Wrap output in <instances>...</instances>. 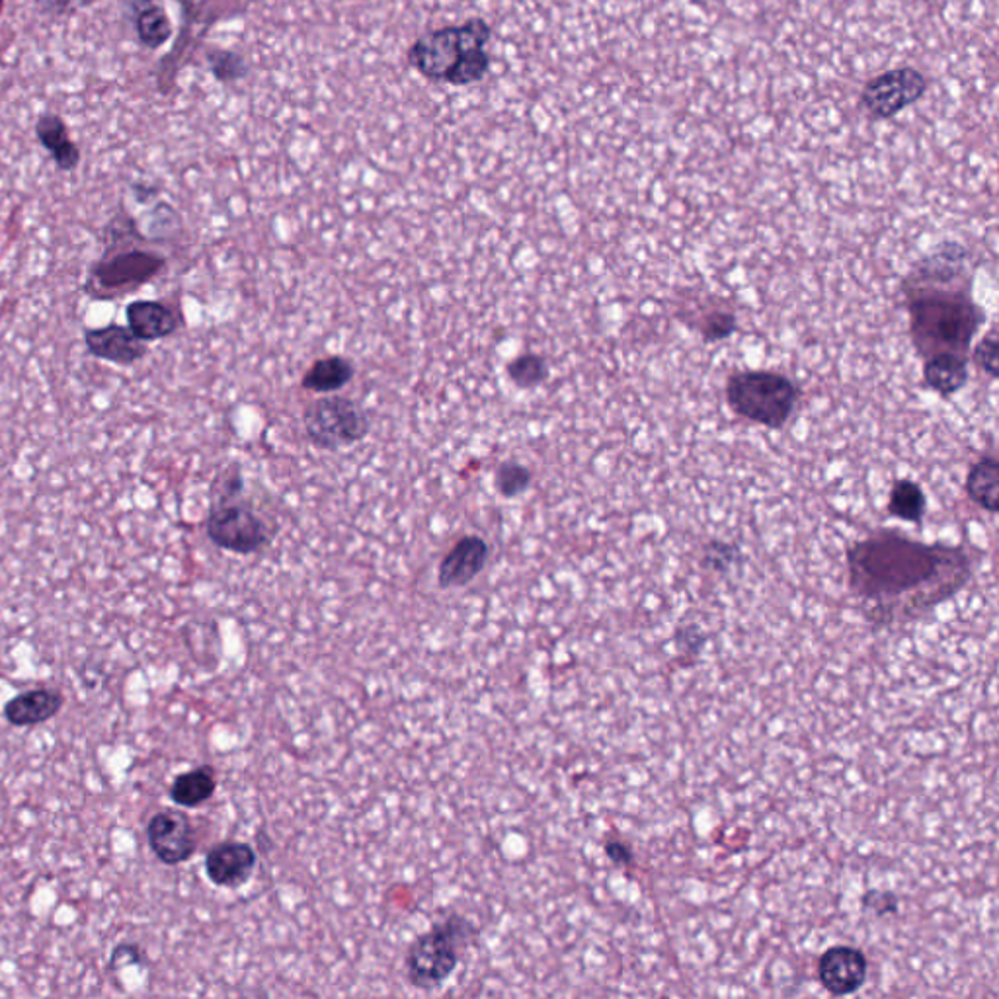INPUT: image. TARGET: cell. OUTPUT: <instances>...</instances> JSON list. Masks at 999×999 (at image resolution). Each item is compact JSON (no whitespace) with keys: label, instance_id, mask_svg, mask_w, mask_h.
I'll list each match as a JSON object with an SVG mask.
<instances>
[{"label":"cell","instance_id":"5b68a950","mask_svg":"<svg viewBox=\"0 0 999 999\" xmlns=\"http://www.w3.org/2000/svg\"><path fill=\"white\" fill-rule=\"evenodd\" d=\"M726 404L742 420L783 430L802 399L800 384L773 369H742L726 379Z\"/></svg>","mask_w":999,"mask_h":999},{"label":"cell","instance_id":"6da1fadb","mask_svg":"<svg viewBox=\"0 0 999 999\" xmlns=\"http://www.w3.org/2000/svg\"><path fill=\"white\" fill-rule=\"evenodd\" d=\"M849 590L876 627L910 623L951 599L971 582L969 551L923 543L894 529H876L847 548Z\"/></svg>","mask_w":999,"mask_h":999},{"label":"cell","instance_id":"44dd1931","mask_svg":"<svg viewBox=\"0 0 999 999\" xmlns=\"http://www.w3.org/2000/svg\"><path fill=\"white\" fill-rule=\"evenodd\" d=\"M217 791V777L210 766L186 771L174 779L170 798L178 807L198 808L207 802Z\"/></svg>","mask_w":999,"mask_h":999},{"label":"cell","instance_id":"f546056e","mask_svg":"<svg viewBox=\"0 0 999 999\" xmlns=\"http://www.w3.org/2000/svg\"><path fill=\"white\" fill-rule=\"evenodd\" d=\"M863 908L878 918H888L900 910V900L890 890H867L863 894Z\"/></svg>","mask_w":999,"mask_h":999},{"label":"cell","instance_id":"7402d4cb","mask_svg":"<svg viewBox=\"0 0 999 999\" xmlns=\"http://www.w3.org/2000/svg\"><path fill=\"white\" fill-rule=\"evenodd\" d=\"M886 511L893 518L902 519L913 526H922L925 514H927V496H925L922 484L913 479L894 481Z\"/></svg>","mask_w":999,"mask_h":999},{"label":"cell","instance_id":"3957f363","mask_svg":"<svg viewBox=\"0 0 999 999\" xmlns=\"http://www.w3.org/2000/svg\"><path fill=\"white\" fill-rule=\"evenodd\" d=\"M106 246L102 256L88 269L83 291L97 301H119L163 274L168 260L156 250L147 249L137 223L127 212L117 213L106 227Z\"/></svg>","mask_w":999,"mask_h":999},{"label":"cell","instance_id":"7c38bea8","mask_svg":"<svg viewBox=\"0 0 999 999\" xmlns=\"http://www.w3.org/2000/svg\"><path fill=\"white\" fill-rule=\"evenodd\" d=\"M491 557V547L479 535L459 539L452 551L442 558L438 568V584L443 590L471 584L481 574Z\"/></svg>","mask_w":999,"mask_h":999},{"label":"cell","instance_id":"52a82bcc","mask_svg":"<svg viewBox=\"0 0 999 999\" xmlns=\"http://www.w3.org/2000/svg\"><path fill=\"white\" fill-rule=\"evenodd\" d=\"M308 442L318 450L334 452L362 442L369 432L367 414L346 396H327L308 404L303 414Z\"/></svg>","mask_w":999,"mask_h":999},{"label":"cell","instance_id":"cb8c5ba5","mask_svg":"<svg viewBox=\"0 0 999 999\" xmlns=\"http://www.w3.org/2000/svg\"><path fill=\"white\" fill-rule=\"evenodd\" d=\"M744 555L741 547L732 541L711 539L703 545L701 567L711 570L715 574L726 577L732 570L741 567Z\"/></svg>","mask_w":999,"mask_h":999},{"label":"cell","instance_id":"9c48e42d","mask_svg":"<svg viewBox=\"0 0 999 999\" xmlns=\"http://www.w3.org/2000/svg\"><path fill=\"white\" fill-rule=\"evenodd\" d=\"M205 533L215 547L235 555H254L266 547L271 531L254 509L237 498L213 502Z\"/></svg>","mask_w":999,"mask_h":999},{"label":"cell","instance_id":"4316f807","mask_svg":"<svg viewBox=\"0 0 999 999\" xmlns=\"http://www.w3.org/2000/svg\"><path fill=\"white\" fill-rule=\"evenodd\" d=\"M533 481V475L526 465L516 461H506L500 465L494 475V489L504 498H518L519 494L528 491Z\"/></svg>","mask_w":999,"mask_h":999},{"label":"cell","instance_id":"603a6c76","mask_svg":"<svg viewBox=\"0 0 999 999\" xmlns=\"http://www.w3.org/2000/svg\"><path fill=\"white\" fill-rule=\"evenodd\" d=\"M135 29L137 38L141 39L144 48L156 49L164 46L173 36V24L163 7L151 4L144 0L143 7L135 14Z\"/></svg>","mask_w":999,"mask_h":999},{"label":"cell","instance_id":"e575fe53","mask_svg":"<svg viewBox=\"0 0 999 999\" xmlns=\"http://www.w3.org/2000/svg\"><path fill=\"white\" fill-rule=\"evenodd\" d=\"M2 7H4V0H0V12H2Z\"/></svg>","mask_w":999,"mask_h":999},{"label":"cell","instance_id":"277c9868","mask_svg":"<svg viewBox=\"0 0 999 999\" xmlns=\"http://www.w3.org/2000/svg\"><path fill=\"white\" fill-rule=\"evenodd\" d=\"M492 29L482 18L467 20L461 26L432 29L408 49V63L432 83L469 87L491 71Z\"/></svg>","mask_w":999,"mask_h":999},{"label":"cell","instance_id":"8992f818","mask_svg":"<svg viewBox=\"0 0 999 999\" xmlns=\"http://www.w3.org/2000/svg\"><path fill=\"white\" fill-rule=\"evenodd\" d=\"M475 937V927L461 915H450L445 922L422 933L406 952V978L418 990H435L450 981L461 961V951Z\"/></svg>","mask_w":999,"mask_h":999},{"label":"cell","instance_id":"ac0fdd59","mask_svg":"<svg viewBox=\"0 0 999 999\" xmlns=\"http://www.w3.org/2000/svg\"><path fill=\"white\" fill-rule=\"evenodd\" d=\"M964 492L978 508L988 514L999 511V461L994 453L982 455L971 465L964 479Z\"/></svg>","mask_w":999,"mask_h":999},{"label":"cell","instance_id":"d6986e66","mask_svg":"<svg viewBox=\"0 0 999 999\" xmlns=\"http://www.w3.org/2000/svg\"><path fill=\"white\" fill-rule=\"evenodd\" d=\"M36 134H38L39 143L48 149L61 170L71 173L77 168L80 163V151L77 144L68 139L67 125L61 117L53 116V114L39 117Z\"/></svg>","mask_w":999,"mask_h":999},{"label":"cell","instance_id":"8fae6325","mask_svg":"<svg viewBox=\"0 0 999 999\" xmlns=\"http://www.w3.org/2000/svg\"><path fill=\"white\" fill-rule=\"evenodd\" d=\"M147 837L154 856L164 865L186 863L198 846L190 818L178 810L156 812L147 826Z\"/></svg>","mask_w":999,"mask_h":999},{"label":"cell","instance_id":"83f0119b","mask_svg":"<svg viewBox=\"0 0 999 999\" xmlns=\"http://www.w3.org/2000/svg\"><path fill=\"white\" fill-rule=\"evenodd\" d=\"M999 338L996 328H991L990 332L986 337L982 338L981 342L974 347L972 352V362L976 364V367L984 371V374L990 377L991 381L998 379L999 371Z\"/></svg>","mask_w":999,"mask_h":999},{"label":"cell","instance_id":"2e32d148","mask_svg":"<svg viewBox=\"0 0 999 999\" xmlns=\"http://www.w3.org/2000/svg\"><path fill=\"white\" fill-rule=\"evenodd\" d=\"M969 379V357L939 354L923 359V384L941 399H951L961 393Z\"/></svg>","mask_w":999,"mask_h":999},{"label":"cell","instance_id":"e0dca14e","mask_svg":"<svg viewBox=\"0 0 999 999\" xmlns=\"http://www.w3.org/2000/svg\"><path fill=\"white\" fill-rule=\"evenodd\" d=\"M63 707V697L58 692L34 690L20 693L4 705V719L14 726H34L53 719Z\"/></svg>","mask_w":999,"mask_h":999},{"label":"cell","instance_id":"30bf717a","mask_svg":"<svg viewBox=\"0 0 999 999\" xmlns=\"http://www.w3.org/2000/svg\"><path fill=\"white\" fill-rule=\"evenodd\" d=\"M869 959L865 952L851 945H834L822 952L818 961V981L822 988L836 996H851L865 986Z\"/></svg>","mask_w":999,"mask_h":999},{"label":"cell","instance_id":"7a4b0ae2","mask_svg":"<svg viewBox=\"0 0 999 999\" xmlns=\"http://www.w3.org/2000/svg\"><path fill=\"white\" fill-rule=\"evenodd\" d=\"M908 330L915 354L969 357L986 311L972 295V271L954 278H923L910 271L902 281Z\"/></svg>","mask_w":999,"mask_h":999},{"label":"cell","instance_id":"f1b7e54d","mask_svg":"<svg viewBox=\"0 0 999 999\" xmlns=\"http://www.w3.org/2000/svg\"><path fill=\"white\" fill-rule=\"evenodd\" d=\"M210 65H212L213 75L219 80H235V78L242 77L244 73L242 59L231 51H212Z\"/></svg>","mask_w":999,"mask_h":999},{"label":"cell","instance_id":"d4e9b609","mask_svg":"<svg viewBox=\"0 0 999 999\" xmlns=\"http://www.w3.org/2000/svg\"><path fill=\"white\" fill-rule=\"evenodd\" d=\"M693 328L699 332L705 344H717L729 340L738 330V317L731 308H711L699 320H695Z\"/></svg>","mask_w":999,"mask_h":999},{"label":"cell","instance_id":"5bb4252c","mask_svg":"<svg viewBox=\"0 0 999 999\" xmlns=\"http://www.w3.org/2000/svg\"><path fill=\"white\" fill-rule=\"evenodd\" d=\"M258 865L254 847L241 842H223L205 856V874L215 886L241 888Z\"/></svg>","mask_w":999,"mask_h":999},{"label":"cell","instance_id":"ba28073f","mask_svg":"<svg viewBox=\"0 0 999 999\" xmlns=\"http://www.w3.org/2000/svg\"><path fill=\"white\" fill-rule=\"evenodd\" d=\"M927 88L930 78L920 68H888L867 80L859 97V108L871 122H886L920 102Z\"/></svg>","mask_w":999,"mask_h":999},{"label":"cell","instance_id":"d6a6232c","mask_svg":"<svg viewBox=\"0 0 999 999\" xmlns=\"http://www.w3.org/2000/svg\"><path fill=\"white\" fill-rule=\"evenodd\" d=\"M88 2L92 0H36L38 9L48 16H65L68 12H75Z\"/></svg>","mask_w":999,"mask_h":999},{"label":"cell","instance_id":"ffe728a7","mask_svg":"<svg viewBox=\"0 0 999 999\" xmlns=\"http://www.w3.org/2000/svg\"><path fill=\"white\" fill-rule=\"evenodd\" d=\"M354 379V366L346 357L328 356L317 359L301 379V387L311 393L330 394L344 389Z\"/></svg>","mask_w":999,"mask_h":999},{"label":"cell","instance_id":"836d02e7","mask_svg":"<svg viewBox=\"0 0 999 999\" xmlns=\"http://www.w3.org/2000/svg\"><path fill=\"white\" fill-rule=\"evenodd\" d=\"M606 856L609 857V861L616 867H621V869H627V867L633 865V849L619 842V839H609L606 842Z\"/></svg>","mask_w":999,"mask_h":999},{"label":"cell","instance_id":"484cf974","mask_svg":"<svg viewBox=\"0 0 999 999\" xmlns=\"http://www.w3.org/2000/svg\"><path fill=\"white\" fill-rule=\"evenodd\" d=\"M506 371L509 381L519 389H535L548 379L547 362L539 354H521L514 362H509Z\"/></svg>","mask_w":999,"mask_h":999},{"label":"cell","instance_id":"4fadbf2b","mask_svg":"<svg viewBox=\"0 0 999 999\" xmlns=\"http://www.w3.org/2000/svg\"><path fill=\"white\" fill-rule=\"evenodd\" d=\"M85 344L90 356L122 367L134 366L149 354L147 342L135 337L131 328L116 323L102 328H87Z\"/></svg>","mask_w":999,"mask_h":999},{"label":"cell","instance_id":"4dcf8cb0","mask_svg":"<svg viewBox=\"0 0 999 999\" xmlns=\"http://www.w3.org/2000/svg\"><path fill=\"white\" fill-rule=\"evenodd\" d=\"M705 646V634L697 624H683L675 633V648L682 656L697 658Z\"/></svg>","mask_w":999,"mask_h":999},{"label":"cell","instance_id":"9a60e30c","mask_svg":"<svg viewBox=\"0 0 999 999\" xmlns=\"http://www.w3.org/2000/svg\"><path fill=\"white\" fill-rule=\"evenodd\" d=\"M127 327L131 328L135 337L143 342H156L164 338L173 337L182 327V317L176 308L164 301H131L125 307Z\"/></svg>","mask_w":999,"mask_h":999},{"label":"cell","instance_id":"1f68e13d","mask_svg":"<svg viewBox=\"0 0 999 999\" xmlns=\"http://www.w3.org/2000/svg\"><path fill=\"white\" fill-rule=\"evenodd\" d=\"M242 486H244V482H242L241 472L237 471V469H232V471L227 469V471L217 477V481L213 484V502L239 498Z\"/></svg>","mask_w":999,"mask_h":999}]
</instances>
